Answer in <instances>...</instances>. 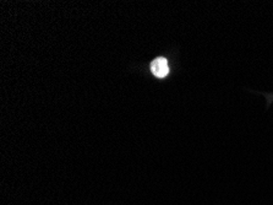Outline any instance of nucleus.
I'll return each mask as SVG.
<instances>
[{"mask_svg": "<svg viewBox=\"0 0 273 205\" xmlns=\"http://www.w3.org/2000/svg\"><path fill=\"white\" fill-rule=\"evenodd\" d=\"M151 71L156 77H166L169 73V65L166 58L158 57L151 63Z\"/></svg>", "mask_w": 273, "mask_h": 205, "instance_id": "f257e3e1", "label": "nucleus"}]
</instances>
